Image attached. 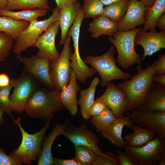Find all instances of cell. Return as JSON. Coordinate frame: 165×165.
Returning a JSON list of instances; mask_svg holds the SVG:
<instances>
[{
	"mask_svg": "<svg viewBox=\"0 0 165 165\" xmlns=\"http://www.w3.org/2000/svg\"><path fill=\"white\" fill-rule=\"evenodd\" d=\"M155 61L143 69L140 64L136 67L137 73L129 80H125L116 85V87L125 92L127 95L126 104L123 112L138 110L152 83L155 75L154 68Z\"/></svg>",
	"mask_w": 165,
	"mask_h": 165,
	"instance_id": "cell-1",
	"label": "cell"
},
{
	"mask_svg": "<svg viewBox=\"0 0 165 165\" xmlns=\"http://www.w3.org/2000/svg\"><path fill=\"white\" fill-rule=\"evenodd\" d=\"M60 100V92L54 88L49 90L37 89L28 100L24 111L29 117L46 121L64 109Z\"/></svg>",
	"mask_w": 165,
	"mask_h": 165,
	"instance_id": "cell-2",
	"label": "cell"
},
{
	"mask_svg": "<svg viewBox=\"0 0 165 165\" xmlns=\"http://www.w3.org/2000/svg\"><path fill=\"white\" fill-rule=\"evenodd\" d=\"M142 27L135 28L126 31H117L108 40L117 52V64L123 69H127L135 64H140L141 55L136 52L134 39L136 34Z\"/></svg>",
	"mask_w": 165,
	"mask_h": 165,
	"instance_id": "cell-3",
	"label": "cell"
},
{
	"mask_svg": "<svg viewBox=\"0 0 165 165\" xmlns=\"http://www.w3.org/2000/svg\"><path fill=\"white\" fill-rule=\"evenodd\" d=\"M115 52L113 45L103 55L96 56L88 55L84 61L86 64L91 65L98 73L101 78V86L102 88L111 81L117 79L125 80L133 76L131 73L123 72L117 66L114 57Z\"/></svg>",
	"mask_w": 165,
	"mask_h": 165,
	"instance_id": "cell-4",
	"label": "cell"
},
{
	"mask_svg": "<svg viewBox=\"0 0 165 165\" xmlns=\"http://www.w3.org/2000/svg\"><path fill=\"white\" fill-rule=\"evenodd\" d=\"M51 119L46 121L44 126L38 131L31 134L25 131L21 124L20 117L14 119V123L19 128L22 136L21 143L13 153L19 158L23 163L30 165L32 161H38L42 150L44 135L50 126Z\"/></svg>",
	"mask_w": 165,
	"mask_h": 165,
	"instance_id": "cell-5",
	"label": "cell"
},
{
	"mask_svg": "<svg viewBox=\"0 0 165 165\" xmlns=\"http://www.w3.org/2000/svg\"><path fill=\"white\" fill-rule=\"evenodd\" d=\"M49 17L42 20L30 22L29 25L17 35L13 46V52L17 56L22 51L34 46L38 38L58 20L60 9L57 7L52 9Z\"/></svg>",
	"mask_w": 165,
	"mask_h": 165,
	"instance_id": "cell-6",
	"label": "cell"
},
{
	"mask_svg": "<svg viewBox=\"0 0 165 165\" xmlns=\"http://www.w3.org/2000/svg\"><path fill=\"white\" fill-rule=\"evenodd\" d=\"M123 148L138 165H158L165 156V139L156 135L154 138L141 147L126 145Z\"/></svg>",
	"mask_w": 165,
	"mask_h": 165,
	"instance_id": "cell-7",
	"label": "cell"
},
{
	"mask_svg": "<svg viewBox=\"0 0 165 165\" xmlns=\"http://www.w3.org/2000/svg\"><path fill=\"white\" fill-rule=\"evenodd\" d=\"M71 37H67L61 52L57 60L50 61V74L55 88L61 92L68 84L72 70L70 57L72 53Z\"/></svg>",
	"mask_w": 165,
	"mask_h": 165,
	"instance_id": "cell-8",
	"label": "cell"
},
{
	"mask_svg": "<svg viewBox=\"0 0 165 165\" xmlns=\"http://www.w3.org/2000/svg\"><path fill=\"white\" fill-rule=\"evenodd\" d=\"M10 84L14 88L9 100L13 111L17 113L24 111L28 100L37 89L34 78L23 72L19 78L13 79Z\"/></svg>",
	"mask_w": 165,
	"mask_h": 165,
	"instance_id": "cell-9",
	"label": "cell"
},
{
	"mask_svg": "<svg viewBox=\"0 0 165 165\" xmlns=\"http://www.w3.org/2000/svg\"><path fill=\"white\" fill-rule=\"evenodd\" d=\"M126 114L137 125L165 139V112H151L141 107Z\"/></svg>",
	"mask_w": 165,
	"mask_h": 165,
	"instance_id": "cell-10",
	"label": "cell"
},
{
	"mask_svg": "<svg viewBox=\"0 0 165 165\" xmlns=\"http://www.w3.org/2000/svg\"><path fill=\"white\" fill-rule=\"evenodd\" d=\"M17 58L24 64L23 72L27 73L49 88L53 90L55 88L50 76L51 61L49 59L39 58L36 56L27 57L18 55Z\"/></svg>",
	"mask_w": 165,
	"mask_h": 165,
	"instance_id": "cell-11",
	"label": "cell"
},
{
	"mask_svg": "<svg viewBox=\"0 0 165 165\" xmlns=\"http://www.w3.org/2000/svg\"><path fill=\"white\" fill-rule=\"evenodd\" d=\"M59 28L58 20L37 39L34 46L39 50L36 56L40 58H47L52 61H57L60 54L55 45V38Z\"/></svg>",
	"mask_w": 165,
	"mask_h": 165,
	"instance_id": "cell-12",
	"label": "cell"
},
{
	"mask_svg": "<svg viewBox=\"0 0 165 165\" xmlns=\"http://www.w3.org/2000/svg\"><path fill=\"white\" fill-rule=\"evenodd\" d=\"M64 135L73 144L83 145L91 148L97 155L104 154L99 148L98 137L84 124L65 128Z\"/></svg>",
	"mask_w": 165,
	"mask_h": 165,
	"instance_id": "cell-13",
	"label": "cell"
},
{
	"mask_svg": "<svg viewBox=\"0 0 165 165\" xmlns=\"http://www.w3.org/2000/svg\"><path fill=\"white\" fill-rule=\"evenodd\" d=\"M138 45H140L143 48L144 53L141 59L144 60L146 57L150 56L165 48V31L147 32L142 28L135 37L134 46Z\"/></svg>",
	"mask_w": 165,
	"mask_h": 165,
	"instance_id": "cell-14",
	"label": "cell"
},
{
	"mask_svg": "<svg viewBox=\"0 0 165 165\" xmlns=\"http://www.w3.org/2000/svg\"><path fill=\"white\" fill-rule=\"evenodd\" d=\"M147 9L138 0H129L126 13L117 24V31H127L143 24L145 13Z\"/></svg>",
	"mask_w": 165,
	"mask_h": 165,
	"instance_id": "cell-15",
	"label": "cell"
},
{
	"mask_svg": "<svg viewBox=\"0 0 165 165\" xmlns=\"http://www.w3.org/2000/svg\"><path fill=\"white\" fill-rule=\"evenodd\" d=\"M106 86L104 93L99 98L106 103L116 119L119 118L123 115L126 104V94L112 82H108Z\"/></svg>",
	"mask_w": 165,
	"mask_h": 165,
	"instance_id": "cell-16",
	"label": "cell"
},
{
	"mask_svg": "<svg viewBox=\"0 0 165 165\" xmlns=\"http://www.w3.org/2000/svg\"><path fill=\"white\" fill-rule=\"evenodd\" d=\"M134 122L128 116L124 115L116 119L106 130L100 131L101 135L110 141L111 143L116 147L122 148L126 145V143L122 138L123 127L126 126L130 128Z\"/></svg>",
	"mask_w": 165,
	"mask_h": 165,
	"instance_id": "cell-17",
	"label": "cell"
},
{
	"mask_svg": "<svg viewBox=\"0 0 165 165\" xmlns=\"http://www.w3.org/2000/svg\"><path fill=\"white\" fill-rule=\"evenodd\" d=\"M141 107L151 112H165V87L154 82L144 100Z\"/></svg>",
	"mask_w": 165,
	"mask_h": 165,
	"instance_id": "cell-18",
	"label": "cell"
},
{
	"mask_svg": "<svg viewBox=\"0 0 165 165\" xmlns=\"http://www.w3.org/2000/svg\"><path fill=\"white\" fill-rule=\"evenodd\" d=\"M68 122V120H66L62 125L57 124L52 131L45 137L42 142V148L38 160V165H53L54 158L51 152L53 144L58 136L64 135L65 128Z\"/></svg>",
	"mask_w": 165,
	"mask_h": 165,
	"instance_id": "cell-19",
	"label": "cell"
},
{
	"mask_svg": "<svg viewBox=\"0 0 165 165\" xmlns=\"http://www.w3.org/2000/svg\"><path fill=\"white\" fill-rule=\"evenodd\" d=\"M77 79L75 74L72 70L68 84L60 92V100L62 106L72 116L77 114L78 109L76 93L80 91V88L77 82Z\"/></svg>",
	"mask_w": 165,
	"mask_h": 165,
	"instance_id": "cell-20",
	"label": "cell"
},
{
	"mask_svg": "<svg viewBox=\"0 0 165 165\" xmlns=\"http://www.w3.org/2000/svg\"><path fill=\"white\" fill-rule=\"evenodd\" d=\"M81 6L77 2L64 6L60 9L58 20L61 31L59 41L60 45L64 44L68 32L76 19Z\"/></svg>",
	"mask_w": 165,
	"mask_h": 165,
	"instance_id": "cell-21",
	"label": "cell"
},
{
	"mask_svg": "<svg viewBox=\"0 0 165 165\" xmlns=\"http://www.w3.org/2000/svg\"><path fill=\"white\" fill-rule=\"evenodd\" d=\"M117 24L102 15L94 19L89 24L88 30L91 33V36L96 38L102 35L110 37L117 31Z\"/></svg>",
	"mask_w": 165,
	"mask_h": 165,
	"instance_id": "cell-22",
	"label": "cell"
},
{
	"mask_svg": "<svg viewBox=\"0 0 165 165\" xmlns=\"http://www.w3.org/2000/svg\"><path fill=\"white\" fill-rule=\"evenodd\" d=\"M133 133H128L123 138L126 145L129 146L140 147L155 138V134L152 131L138 125H133L130 128Z\"/></svg>",
	"mask_w": 165,
	"mask_h": 165,
	"instance_id": "cell-23",
	"label": "cell"
},
{
	"mask_svg": "<svg viewBox=\"0 0 165 165\" xmlns=\"http://www.w3.org/2000/svg\"><path fill=\"white\" fill-rule=\"evenodd\" d=\"M99 82V78L95 77L87 89L80 91L78 104L80 106L81 116L85 120H88L90 118L88 111L94 101L96 88Z\"/></svg>",
	"mask_w": 165,
	"mask_h": 165,
	"instance_id": "cell-24",
	"label": "cell"
},
{
	"mask_svg": "<svg viewBox=\"0 0 165 165\" xmlns=\"http://www.w3.org/2000/svg\"><path fill=\"white\" fill-rule=\"evenodd\" d=\"M165 13V0H156L145 12V22L142 28L145 31L156 32V23Z\"/></svg>",
	"mask_w": 165,
	"mask_h": 165,
	"instance_id": "cell-25",
	"label": "cell"
},
{
	"mask_svg": "<svg viewBox=\"0 0 165 165\" xmlns=\"http://www.w3.org/2000/svg\"><path fill=\"white\" fill-rule=\"evenodd\" d=\"M30 23L24 20H17L8 16H0V32L9 35L15 41L18 34Z\"/></svg>",
	"mask_w": 165,
	"mask_h": 165,
	"instance_id": "cell-26",
	"label": "cell"
},
{
	"mask_svg": "<svg viewBox=\"0 0 165 165\" xmlns=\"http://www.w3.org/2000/svg\"><path fill=\"white\" fill-rule=\"evenodd\" d=\"M47 12V9H24L18 12L3 9H0V16H7L16 20H24L31 22L38 20V17L45 16Z\"/></svg>",
	"mask_w": 165,
	"mask_h": 165,
	"instance_id": "cell-27",
	"label": "cell"
},
{
	"mask_svg": "<svg viewBox=\"0 0 165 165\" xmlns=\"http://www.w3.org/2000/svg\"><path fill=\"white\" fill-rule=\"evenodd\" d=\"M49 0H8L5 9H49Z\"/></svg>",
	"mask_w": 165,
	"mask_h": 165,
	"instance_id": "cell-28",
	"label": "cell"
},
{
	"mask_svg": "<svg viewBox=\"0 0 165 165\" xmlns=\"http://www.w3.org/2000/svg\"><path fill=\"white\" fill-rule=\"evenodd\" d=\"M129 0L116 2L104 7L102 15L105 16L117 24L125 15Z\"/></svg>",
	"mask_w": 165,
	"mask_h": 165,
	"instance_id": "cell-29",
	"label": "cell"
},
{
	"mask_svg": "<svg viewBox=\"0 0 165 165\" xmlns=\"http://www.w3.org/2000/svg\"><path fill=\"white\" fill-rule=\"evenodd\" d=\"M116 119L108 106L99 115L90 118V121L96 127V131L98 132L106 130Z\"/></svg>",
	"mask_w": 165,
	"mask_h": 165,
	"instance_id": "cell-30",
	"label": "cell"
},
{
	"mask_svg": "<svg viewBox=\"0 0 165 165\" xmlns=\"http://www.w3.org/2000/svg\"><path fill=\"white\" fill-rule=\"evenodd\" d=\"M75 150L74 157L79 165H92L97 155L90 148L83 145H74Z\"/></svg>",
	"mask_w": 165,
	"mask_h": 165,
	"instance_id": "cell-31",
	"label": "cell"
},
{
	"mask_svg": "<svg viewBox=\"0 0 165 165\" xmlns=\"http://www.w3.org/2000/svg\"><path fill=\"white\" fill-rule=\"evenodd\" d=\"M81 8L85 18L94 19L102 15L104 5L100 0H84Z\"/></svg>",
	"mask_w": 165,
	"mask_h": 165,
	"instance_id": "cell-32",
	"label": "cell"
},
{
	"mask_svg": "<svg viewBox=\"0 0 165 165\" xmlns=\"http://www.w3.org/2000/svg\"><path fill=\"white\" fill-rule=\"evenodd\" d=\"M85 16L82 10L81 6L77 16L70 28L67 34V37H71L73 42L74 52H79V39L81 25Z\"/></svg>",
	"mask_w": 165,
	"mask_h": 165,
	"instance_id": "cell-33",
	"label": "cell"
},
{
	"mask_svg": "<svg viewBox=\"0 0 165 165\" xmlns=\"http://www.w3.org/2000/svg\"><path fill=\"white\" fill-rule=\"evenodd\" d=\"M14 40L9 35L0 32V60L5 61L13 47Z\"/></svg>",
	"mask_w": 165,
	"mask_h": 165,
	"instance_id": "cell-34",
	"label": "cell"
},
{
	"mask_svg": "<svg viewBox=\"0 0 165 165\" xmlns=\"http://www.w3.org/2000/svg\"><path fill=\"white\" fill-rule=\"evenodd\" d=\"M12 88L10 84L6 86H0V107L3 109L5 112L11 116L13 110L10 104L9 96Z\"/></svg>",
	"mask_w": 165,
	"mask_h": 165,
	"instance_id": "cell-35",
	"label": "cell"
},
{
	"mask_svg": "<svg viewBox=\"0 0 165 165\" xmlns=\"http://www.w3.org/2000/svg\"><path fill=\"white\" fill-rule=\"evenodd\" d=\"M103 153V155L97 156L93 165H119L116 154L110 151Z\"/></svg>",
	"mask_w": 165,
	"mask_h": 165,
	"instance_id": "cell-36",
	"label": "cell"
},
{
	"mask_svg": "<svg viewBox=\"0 0 165 165\" xmlns=\"http://www.w3.org/2000/svg\"><path fill=\"white\" fill-rule=\"evenodd\" d=\"M23 164L20 159L13 152L7 155L3 149L0 147V165H21Z\"/></svg>",
	"mask_w": 165,
	"mask_h": 165,
	"instance_id": "cell-37",
	"label": "cell"
},
{
	"mask_svg": "<svg viewBox=\"0 0 165 165\" xmlns=\"http://www.w3.org/2000/svg\"><path fill=\"white\" fill-rule=\"evenodd\" d=\"M108 107L106 103L102 100L98 98L94 101L89 109L88 113L90 116H97Z\"/></svg>",
	"mask_w": 165,
	"mask_h": 165,
	"instance_id": "cell-38",
	"label": "cell"
},
{
	"mask_svg": "<svg viewBox=\"0 0 165 165\" xmlns=\"http://www.w3.org/2000/svg\"><path fill=\"white\" fill-rule=\"evenodd\" d=\"M116 155L120 165H138L133 159L126 152L117 150Z\"/></svg>",
	"mask_w": 165,
	"mask_h": 165,
	"instance_id": "cell-39",
	"label": "cell"
},
{
	"mask_svg": "<svg viewBox=\"0 0 165 165\" xmlns=\"http://www.w3.org/2000/svg\"><path fill=\"white\" fill-rule=\"evenodd\" d=\"M154 71L155 76L165 74V54H160L156 61Z\"/></svg>",
	"mask_w": 165,
	"mask_h": 165,
	"instance_id": "cell-40",
	"label": "cell"
},
{
	"mask_svg": "<svg viewBox=\"0 0 165 165\" xmlns=\"http://www.w3.org/2000/svg\"><path fill=\"white\" fill-rule=\"evenodd\" d=\"M55 165H79L75 157L71 159H63L54 158Z\"/></svg>",
	"mask_w": 165,
	"mask_h": 165,
	"instance_id": "cell-41",
	"label": "cell"
},
{
	"mask_svg": "<svg viewBox=\"0 0 165 165\" xmlns=\"http://www.w3.org/2000/svg\"><path fill=\"white\" fill-rule=\"evenodd\" d=\"M56 4V7L60 9L64 6L70 4L78 2V0H54Z\"/></svg>",
	"mask_w": 165,
	"mask_h": 165,
	"instance_id": "cell-42",
	"label": "cell"
},
{
	"mask_svg": "<svg viewBox=\"0 0 165 165\" xmlns=\"http://www.w3.org/2000/svg\"><path fill=\"white\" fill-rule=\"evenodd\" d=\"M10 80L9 76L5 73L0 74V86H6L10 85Z\"/></svg>",
	"mask_w": 165,
	"mask_h": 165,
	"instance_id": "cell-43",
	"label": "cell"
},
{
	"mask_svg": "<svg viewBox=\"0 0 165 165\" xmlns=\"http://www.w3.org/2000/svg\"><path fill=\"white\" fill-rule=\"evenodd\" d=\"M157 26L161 31H165V14H162L157 21L156 26Z\"/></svg>",
	"mask_w": 165,
	"mask_h": 165,
	"instance_id": "cell-44",
	"label": "cell"
},
{
	"mask_svg": "<svg viewBox=\"0 0 165 165\" xmlns=\"http://www.w3.org/2000/svg\"><path fill=\"white\" fill-rule=\"evenodd\" d=\"M154 82L160 83L165 87V74L155 76Z\"/></svg>",
	"mask_w": 165,
	"mask_h": 165,
	"instance_id": "cell-45",
	"label": "cell"
},
{
	"mask_svg": "<svg viewBox=\"0 0 165 165\" xmlns=\"http://www.w3.org/2000/svg\"><path fill=\"white\" fill-rule=\"evenodd\" d=\"M141 2L144 6L148 9L152 6L156 0H138Z\"/></svg>",
	"mask_w": 165,
	"mask_h": 165,
	"instance_id": "cell-46",
	"label": "cell"
},
{
	"mask_svg": "<svg viewBox=\"0 0 165 165\" xmlns=\"http://www.w3.org/2000/svg\"><path fill=\"white\" fill-rule=\"evenodd\" d=\"M102 4L105 6L111 4L113 3L123 0H100Z\"/></svg>",
	"mask_w": 165,
	"mask_h": 165,
	"instance_id": "cell-47",
	"label": "cell"
},
{
	"mask_svg": "<svg viewBox=\"0 0 165 165\" xmlns=\"http://www.w3.org/2000/svg\"><path fill=\"white\" fill-rule=\"evenodd\" d=\"M5 112V111L0 107V126L2 125L4 123L3 116Z\"/></svg>",
	"mask_w": 165,
	"mask_h": 165,
	"instance_id": "cell-48",
	"label": "cell"
},
{
	"mask_svg": "<svg viewBox=\"0 0 165 165\" xmlns=\"http://www.w3.org/2000/svg\"><path fill=\"white\" fill-rule=\"evenodd\" d=\"M8 0H0V9H4L6 6Z\"/></svg>",
	"mask_w": 165,
	"mask_h": 165,
	"instance_id": "cell-49",
	"label": "cell"
},
{
	"mask_svg": "<svg viewBox=\"0 0 165 165\" xmlns=\"http://www.w3.org/2000/svg\"><path fill=\"white\" fill-rule=\"evenodd\" d=\"M165 165V156L163 157L161 159L158 165Z\"/></svg>",
	"mask_w": 165,
	"mask_h": 165,
	"instance_id": "cell-50",
	"label": "cell"
}]
</instances>
